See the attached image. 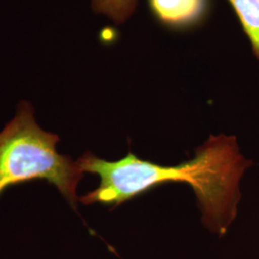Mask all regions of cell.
Returning <instances> with one entry per match:
<instances>
[{"mask_svg":"<svg viewBox=\"0 0 259 259\" xmlns=\"http://www.w3.org/2000/svg\"><path fill=\"white\" fill-rule=\"evenodd\" d=\"M76 162L83 173L100 178L98 187L79 199L82 204L117 206L154 186L184 183L194 191L203 225L219 237L237 217L241 181L252 165L241 153L236 138L224 134L211 135L194 157L174 166L143 160L131 152L116 161L87 152Z\"/></svg>","mask_w":259,"mask_h":259,"instance_id":"6da1fadb","label":"cell"},{"mask_svg":"<svg viewBox=\"0 0 259 259\" xmlns=\"http://www.w3.org/2000/svg\"><path fill=\"white\" fill-rule=\"evenodd\" d=\"M154 14L169 25H183L198 19L204 9V0H150Z\"/></svg>","mask_w":259,"mask_h":259,"instance_id":"3957f363","label":"cell"},{"mask_svg":"<svg viewBox=\"0 0 259 259\" xmlns=\"http://www.w3.org/2000/svg\"><path fill=\"white\" fill-rule=\"evenodd\" d=\"M93 10L111 19L115 24H123L133 16L138 0H91Z\"/></svg>","mask_w":259,"mask_h":259,"instance_id":"5b68a950","label":"cell"},{"mask_svg":"<svg viewBox=\"0 0 259 259\" xmlns=\"http://www.w3.org/2000/svg\"><path fill=\"white\" fill-rule=\"evenodd\" d=\"M239 19L243 32L259 61V0H228Z\"/></svg>","mask_w":259,"mask_h":259,"instance_id":"277c9868","label":"cell"},{"mask_svg":"<svg viewBox=\"0 0 259 259\" xmlns=\"http://www.w3.org/2000/svg\"><path fill=\"white\" fill-rule=\"evenodd\" d=\"M31 103L20 101L16 116L0 132V196L12 186L47 181L76 209L83 171L69 156L57 152L60 138L37 125Z\"/></svg>","mask_w":259,"mask_h":259,"instance_id":"7a4b0ae2","label":"cell"}]
</instances>
